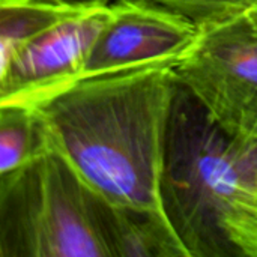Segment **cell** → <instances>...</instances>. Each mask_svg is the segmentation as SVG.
<instances>
[{
    "label": "cell",
    "mask_w": 257,
    "mask_h": 257,
    "mask_svg": "<svg viewBox=\"0 0 257 257\" xmlns=\"http://www.w3.org/2000/svg\"><path fill=\"white\" fill-rule=\"evenodd\" d=\"M173 63L81 77L32 105L50 148L110 203L163 212L160 178ZM164 214V212H163Z\"/></svg>",
    "instance_id": "cell-1"
},
{
    "label": "cell",
    "mask_w": 257,
    "mask_h": 257,
    "mask_svg": "<svg viewBox=\"0 0 257 257\" xmlns=\"http://www.w3.org/2000/svg\"><path fill=\"white\" fill-rule=\"evenodd\" d=\"M230 140L178 81L166 130L160 202L188 257H257V194L233 164Z\"/></svg>",
    "instance_id": "cell-2"
},
{
    "label": "cell",
    "mask_w": 257,
    "mask_h": 257,
    "mask_svg": "<svg viewBox=\"0 0 257 257\" xmlns=\"http://www.w3.org/2000/svg\"><path fill=\"white\" fill-rule=\"evenodd\" d=\"M110 211L50 148L0 176V257H113Z\"/></svg>",
    "instance_id": "cell-3"
},
{
    "label": "cell",
    "mask_w": 257,
    "mask_h": 257,
    "mask_svg": "<svg viewBox=\"0 0 257 257\" xmlns=\"http://www.w3.org/2000/svg\"><path fill=\"white\" fill-rule=\"evenodd\" d=\"M173 72L229 136L257 139V32L245 15L203 30Z\"/></svg>",
    "instance_id": "cell-4"
},
{
    "label": "cell",
    "mask_w": 257,
    "mask_h": 257,
    "mask_svg": "<svg viewBox=\"0 0 257 257\" xmlns=\"http://www.w3.org/2000/svg\"><path fill=\"white\" fill-rule=\"evenodd\" d=\"M111 5L74 11L15 44L0 65V107H32L83 75Z\"/></svg>",
    "instance_id": "cell-5"
},
{
    "label": "cell",
    "mask_w": 257,
    "mask_h": 257,
    "mask_svg": "<svg viewBox=\"0 0 257 257\" xmlns=\"http://www.w3.org/2000/svg\"><path fill=\"white\" fill-rule=\"evenodd\" d=\"M200 35L196 24L161 6L146 0H116L81 77L140 65L175 63Z\"/></svg>",
    "instance_id": "cell-6"
},
{
    "label": "cell",
    "mask_w": 257,
    "mask_h": 257,
    "mask_svg": "<svg viewBox=\"0 0 257 257\" xmlns=\"http://www.w3.org/2000/svg\"><path fill=\"white\" fill-rule=\"evenodd\" d=\"M108 235L113 257H188L163 212H143L111 203Z\"/></svg>",
    "instance_id": "cell-7"
},
{
    "label": "cell",
    "mask_w": 257,
    "mask_h": 257,
    "mask_svg": "<svg viewBox=\"0 0 257 257\" xmlns=\"http://www.w3.org/2000/svg\"><path fill=\"white\" fill-rule=\"evenodd\" d=\"M48 149L47 134L32 107H0V176Z\"/></svg>",
    "instance_id": "cell-8"
},
{
    "label": "cell",
    "mask_w": 257,
    "mask_h": 257,
    "mask_svg": "<svg viewBox=\"0 0 257 257\" xmlns=\"http://www.w3.org/2000/svg\"><path fill=\"white\" fill-rule=\"evenodd\" d=\"M71 12L74 9L53 6L39 0H0V65L15 44Z\"/></svg>",
    "instance_id": "cell-9"
},
{
    "label": "cell",
    "mask_w": 257,
    "mask_h": 257,
    "mask_svg": "<svg viewBox=\"0 0 257 257\" xmlns=\"http://www.w3.org/2000/svg\"><path fill=\"white\" fill-rule=\"evenodd\" d=\"M196 24L200 32L244 15L256 0H146Z\"/></svg>",
    "instance_id": "cell-10"
},
{
    "label": "cell",
    "mask_w": 257,
    "mask_h": 257,
    "mask_svg": "<svg viewBox=\"0 0 257 257\" xmlns=\"http://www.w3.org/2000/svg\"><path fill=\"white\" fill-rule=\"evenodd\" d=\"M230 137L233 164L244 184L257 194V139Z\"/></svg>",
    "instance_id": "cell-11"
},
{
    "label": "cell",
    "mask_w": 257,
    "mask_h": 257,
    "mask_svg": "<svg viewBox=\"0 0 257 257\" xmlns=\"http://www.w3.org/2000/svg\"><path fill=\"white\" fill-rule=\"evenodd\" d=\"M39 2L65 8V9L83 11V9H92V8H99V6H108L114 3L116 0H39Z\"/></svg>",
    "instance_id": "cell-12"
},
{
    "label": "cell",
    "mask_w": 257,
    "mask_h": 257,
    "mask_svg": "<svg viewBox=\"0 0 257 257\" xmlns=\"http://www.w3.org/2000/svg\"><path fill=\"white\" fill-rule=\"evenodd\" d=\"M244 15L247 17V20L250 21V24L254 27V30L257 32V0L251 5V8H250Z\"/></svg>",
    "instance_id": "cell-13"
}]
</instances>
